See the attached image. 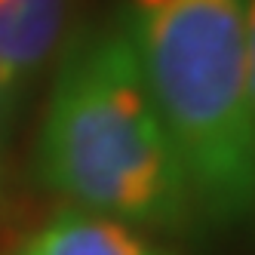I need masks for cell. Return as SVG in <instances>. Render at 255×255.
<instances>
[{
  "mask_svg": "<svg viewBox=\"0 0 255 255\" xmlns=\"http://www.w3.org/2000/svg\"><path fill=\"white\" fill-rule=\"evenodd\" d=\"M40 181L74 209L181 234L197 206L123 22L80 37L49 93Z\"/></svg>",
  "mask_w": 255,
  "mask_h": 255,
  "instance_id": "6da1fadb",
  "label": "cell"
},
{
  "mask_svg": "<svg viewBox=\"0 0 255 255\" xmlns=\"http://www.w3.org/2000/svg\"><path fill=\"white\" fill-rule=\"evenodd\" d=\"M123 28L188 175L197 215L255 222L246 0H126Z\"/></svg>",
  "mask_w": 255,
  "mask_h": 255,
  "instance_id": "7a4b0ae2",
  "label": "cell"
},
{
  "mask_svg": "<svg viewBox=\"0 0 255 255\" xmlns=\"http://www.w3.org/2000/svg\"><path fill=\"white\" fill-rule=\"evenodd\" d=\"M71 0H0V111L59 52Z\"/></svg>",
  "mask_w": 255,
  "mask_h": 255,
  "instance_id": "3957f363",
  "label": "cell"
},
{
  "mask_svg": "<svg viewBox=\"0 0 255 255\" xmlns=\"http://www.w3.org/2000/svg\"><path fill=\"white\" fill-rule=\"evenodd\" d=\"M19 255H166L148 234L111 215L62 209L22 246Z\"/></svg>",
  "mask_w": 255,
  "mask_h": 255,
  "instance_id": "277c9868",
  "label": "cell"
},
{
  "mask_svg": "<svg viewBox=\"0 0 255 255\" xmlns=\"http://www.w3.org/2000/svg\"><path fill=\"white\" fill-rule=\"evenodd\" d=\"M246 40H249V89L255 105V0H246Z\"/></svg>",
  "mask_w": 255,
  "mask_h": 255,
  "instance_id": "5b68a950",
  "label": "cell"
}]
</instances>
